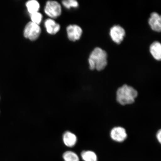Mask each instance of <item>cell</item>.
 Masks as SVG:
<instances>
[{
  "mask_svg": "<svg viewBox=\"0 0 161 161\" xmlns=\"http://www.w3.org/2000/svg\"><path fill=\"white\" fill-rule=\"evenodd\" d=\"M62 4L66 8L70 9L71 8H77L78 7V3L75 0H66L62 2Z\"/></svg>",
  "mask_w": 161,
  "mask_h": 161,
  "instance_id": "15",
  "label": "cell"
},
{
  "mask_svg": "<svg viewBox=\"0 0 161 161\" xmlns=\"http://www.w3.org/2000/svg\"><path fill=\"white\" fill-rule=\"evenodd\" d=\"M41 33V28L39 25L30 22L25 26L24 31L25 37L31 41H35L39 37Z\"/></svg>",
  "mask_w": 161,
  "mask_h": 161,
  "instance_id": "3",
  "label": "cell"
},
{
  "mask_svg": "<svg viewBox=\"0 0 161 161\" xmlns=\"http://www.w3.org/2000/svg\"><path fill=\"white\" fill-rule=\"evenodd\" d=\"M150 50L155 59L158 60H161V45L159 42H154L150 46Z\"/></svg>",
  "mask_w": 161,
  "mask_h": 161,
  "instance_id": "11",
  "label": "cell"
},
{
  "mask_svg": "<svg viewBox=\"0 0 161 161\" xmlns=\"http://www.w3.org/2000/svg\"><path fill=\"white\" fill-rule=\"evenodd\" d=\"M156 138L159 142L161 143V130H159L156 134Z\"/></svg>",
  "mask_w": 161,
  "mask_h": 161,
  "instance_id": "17",
  "label": "cell"
},
{
  "mask_svg": "<svg viewBox=\"0 0 161 161\" xmlns=\"http://www.w3.org/2000/svg\"><path fill=\"white\" fill-rule=\"evenodd\" d=\"M26 7L27 8L28 11L30 14H31L39 11L40 5L39 2L37 1L31 0L26 3Z\"/></svg>",
  "mask_w": 161,
  "mask_h": 161,
  "instance_id": "12",
  "label": "cell"
},
{
  "mask_svg": "<svg viewBox=\"0 0 161 161\" xmlns=\"http://www.w3.org/2000/svg\"><path fill=\"white\" fill-rule=\"evenodd\" d=\"M110 35L113 41L119 44L124 40L125 35V31L121 26L115 25L111 28Z\"/></svg>",
  "mask_w": 161,
  "mask_h": 161,
  "instance_id": "5",
  "label": "cell"
},
{
  "mask_svg": "<svg viewBox=\"0 0 161 161\" xmlns=\"http://www.w3.org/2000/svg\"><path fill=\"white\" fill-rule=\"evenodd\" d=\"M138 95V92L132 86L124 84L116 92V100L122 105L133 103Z\"/></svg>",
  "mask_w": 161,
  "mask_h": 161,
  "instance_id": "2",
  "label": "cell"
},
{
  "mask_svg": "<svg viewBox=\"0 0 161 161\" xmlns=\"http://www.w3.org/2000/svg\"><path fill=\"white\" fill-rule=\"evenodd\" d=\"M45 26L47 33L50 35H55L60 29V25L52 19H46L45 23Z\"/></svg>",
  "mask_w": 161,
  "mask_h": 161,
  "instance_id": "10",
  "label": "cell"
},
{
  "mask_svg": "<svg viewBox=\"0 0 161 161\" xmlns=\"http://www.w3.org/2000/svg\"><path fill=\"white\" fill-rule=\"evenodd\" d=\"M110 136L113 140L118 142H122L127 138V134L125 129L122 127L117 126L111 130Z\"/></svg>",
  "mask_w": 161,
  "mask_h": 161,
  "instance_id": "6",
  "label": "cell"
},
{
  "mask_svg": "<svg viewBox=\"0 0 161 161\" xmlns=\"http://www.w3.org/2000/svg\"><path fill=\"white\" fill-rule=\"evenodd\" d=\"M108 55L106 52L100 47H96L91 53L88 59L90 69L101 70L108 64Z\"/></svg>",
  "mask_w": 161,
  "mask_h": 161,
  "instance_id": "1",
  "label": "cell"
},
{
  "mask_svg": "<svg viewBox=\"0 0 161 161\" xmlns=\"http://www.w3.org/2000/svg\"><path fill=\"white\" fill-rule=\"evenodd\" d=\"M148 23L152 29L154 31L160 32L161 30V18L156 12L151 14Z\"/></svg>",
  "mask_w": 161,
  "mask_h": 161,
  "instance_id": "9",
  "label": "cell"
},
{
  "mask_svg": "<svg viewBox=\"0 0 161 161\" xmlns=\"http://www.w3.org/2000/svg\"><path fill=\"white\" fill-rule=\"evenodd\" d=\"M44 10L46 14L52 19H56L61 14V5L55 1H47Z\"/></svg>",
  "mask_w": 161,
  "mask_h": 161,
  "instance_id": "4",
  "label": "cell"
},
{
  "mask_svg": "<svg viewBox=\"0 0 161 161\" xmlns=\"http://www.w3.org/2000/svg\"><path fill=\"white\" fill-rule=\"evenodd\" d=\"M30 17L32 22L39 25L42 21V15L39 12H37L30 14Z\"/></svg>",
  "mask_w": 161,
  "mask_h": 161,
  "instance_id": "16",
  "label": "cell"
},
{
  "mask_svg": "<svg viewBox=\"0 0 161 161\" xmlns=\"http://www.w3.org/2000/svg\"><path fill=\"white\" fill-rule=\"evenodd\" d=\"M64 144L68 147H72L75 146L77 142V137L75 134L68 130L64 132L62 136Z\"/></svg>",
  "mask_w": 161,
  "mask_h": 161,
  "instance_id": "8",
  "label": "cell"
},
{
  "mask_svg": "<svg viewBox=\"0 0 161 161\" xmlns=\"http://www.w3.org/2000/svg\"><path fill=\"white\" fill-rule=\"evenodd\" d=\"M68 39L70 41L75 42L80 39L82 33L81 27L76 25H70L66 28Z\"/></svg>",
  "mask_w": 161,
  "mask_h": 161,
  "instance_id": "7",
  "label": "cell"
},
{
  "mask_svg": "<svg viewBox=\"0 0 161 161\" xmlns=\"http://www.w3.org/2000/svg\"><path fill=\"white\" fill-rule=\"evenodd\" d=\"M81 157L84 161H97V157L93 152L90 150L84 151L81 153Z\"/></svg>",
  "mask_w": 161,
  "mask_h": 161,
  "instance_id": "13",
  "label": "cell"
},
{
  "mask_svg": "<svg viewBox=\"0 0 161 161\" xmlns=\"http://www.w3.org/2000/svg\"><path fill=\"white\" fill-rule=\"evenodd\" d=\"M62 156L64 161H80L78 155L71 151H66L64 153Z\"/></svg>",
  "mask_w": 161,
  "mask_h": 161,
  "instance_id": "14",
  "label": "cell"
}]
</instances>
